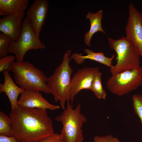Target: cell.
Listing matches in <instances>:
<instances>
[{
  "label": "cell",
  "mask_w": 142,
  "mask_h": 142,
  "mask_svg": "<svg viewBox=\"0 0 142 142\" xmlns=\"http://www.w3.org/2000/svg\"><path fill=\"white\" fill-rule=\"evenodd\" d=\"M33 31L29 21L26 17L22 24L20 36L18 40L15 42L12 40L9 45L8 53L14 54L16 61H24L27 52L31 49H43L45 48Z\"/></svg>",
  "instance_id": "6"
},
{
  "label": "cell",
  "mask_w": 142,
  "mask_h": 142,
  "mask_svg": "<svg viewBox=\"0 0 142 142\" xmlns=\"http://www.w3.org/2000/svg\"><path fill=\"white\" fill-rule=\"evenodd\" d=\"M0 142H18L13 136H9L0 134Z\"/></svg>",
  "instance_id": "24"
},
{
  "label": "cell",
  "mask_w": 142,
  "mask_h": 142,
  "mask_svg": "<svg viewBox=\"0 0 142 142\" xmlns=\"http://www.w3.org/2000/svg\"><path fill=\"white\" fill-rule=\"evenodd\" d=\"M67 101L66 108L55 118L56 120L63 124L60 134L64 142H83L84 138L82 128L83 123L86 122L87 118L81 113L80 104L73 109V104L69 100Z\"/></svg>",
  "instance_id": "5"
},
{
  "label": "cell",
  "mask_w": 142,
  "mask_h": 142,
  "mask_svg": "<svg viewBox=\"0 0 142 142\" xmlns=\"http://www.w3.org/2000/svg\"><path fill=\"white\" fill-rule=\"evenodd\" d=\"M71 51L68 50L63 56L61 63L56 68L50 77H47V84L50 93L55 102L59 101L61 107L64 109L68 100L71 82V75L73 69L69 65L72 59Z\"/></svg>",
  "instance_id": "2"
},
{
  "label": "cell",
  "mask_w": 142,
  "mask_h": 142,
  "mask_svg": "<svg viewBox=\"0 0 142 142\" xmlns=\"http://www.w3.org/2000/svg\"><path fill=\"white\" fill-rule=\"evenodd\" d=\"M84 51L87 54L86 55L76 53L73 54L70 57L78 64H82L86 59H89L96 61L110 68L112 65V60L115 57L114 54H112L111 57H108L105 56L102 52H95L87 48L84 49Z\"/></svg>",
  "instance_id": "14"
},
{
  "label": "cell",
  "mask_w": 142,
  "mask_h": 142,
  "mask_svg": "<svg viewBox=\"0 0 142 142\" xmlns=\"http://www.w3.org/2000/svg\"><path fill=\"white\" fill-rule=\"evenodd\" d=\"M2 73L4 81L3 84H0V93H5L10 102L11 110H13L18 107V97L24 90L16 85L8 71L4 70Z\"/></svg>",
  "instance_id": "13"
},
{
  "label": "cell",
  "mask_w": 142,
  "mask_h": 142,
  "mask_svg": "<svg viewBox=\"0 0 142 142\" xmlns=\"http://www.w3.org/2000/svg\"><path fill=\"white\" fill-rule=\"evenodd\" d=\"M15 59V56L12 55H7L0 58V72L11 71L12 64Z\"/></svg>",
  "instance_id": "21"
},
{
  "label": "cell",
  "mask_w": 142,
  "mask_h": 142,
  "mask_svg": "<svg viewBox=\"0 0 142 142\" xmlns=\"http://www.w3.org/2000/svg\"><path fill=\"white\" fill-rule=\"evenodd\" d=\"M132 99L134 112L140 118L142 124V95L134 94Z\"/></svg>",
  "instance_id": "20"
},
{
  "label": "cell",
  "mask_w": 142,
  "mask_h": 142,
  "mask_svg": "<svg viewBox=\"0 0 142 142\" xmlns=\"http://www.w3.org/2000/svg\"><path fill=\"white\" fill-rule=\"evenodd\" d=\"M49 3L47 0L34 1L27 11V17L31 27L37 36L44 24L48 11Z\"/></svg>",
  "instance_id": "10"
},
{
  "label": "cell",
  "mask_w": 142,
  "mask_h": 142,
  "mask_svg": "<svg viewBox=\"0 0 142 142\" xmlns=\"http://www.w3.org/2000/svg\"><path fill=\"white\" fill-rule=\"evenodd\" d=\"M114 138L111 135L104 136H95L93 142H114Z\"/></svg>",
  "instance_id": "23"
},
{
  "label": "cell",
  "mask_w": 142,
  "mask_h": 142,
  "mask_svg": "<svg viewBox=\"0 0 142 142\" xmlns=\"http://www.w3.org/2000/svg\"><path fill=\"white\" fill-rule=\"evenodd\" d=\"M35 142H39V141H36Z\"/></svg>",
  "instance_id": "26"
},
{
  "label": "cell",
  "mask_w": 142,
  "mask_h": 142,
  "mask_svg": "<svg viewBox=\"0 0 142 142\" xmlns=\"http://www.w3.org/2000/svg\"><path fill=\"white\" fill-rule=\"evenodd\" d=\"M17 105L20 106L52 110L58 109L60 107L59 105L50 103L40 92L32 90H24L21 93L18 100Z\"/></svg>",
  "instance_id": "11"
},
{
  "label": "cell",
  "mask_w": 142,
  "mask_h": 142,
  "mask_svg": "<svg viewBox=\"0 0 142 142\" xmlns=\"http://www.w3.org/2000/svg\"><path fill=\"white\" fill-rule=\"evenodd\" d=\"M114 142H120L119 140L116 138H114Z\"/></svg>",
  "instance_id": "25"
},
{
  "label": "cell",
  "mask_w": 142,
  "mask_h": 142,
  "mask_svg": "<svg viewBox=\"0 0 142 142\" xmlns=\"http://www.w3.org/2000/svg\"><path fill=\"white\" fill-rule=\"evenodd\" d=\"M12 136L18 142H35L54 133L47 110L18 106L9 114Z\"/></svg>",
  "instance_id": "1"
},
{
  "label": "cell",
  "mask_w": 142,
  "mask_h": 142,
  "mask_svg": "<svg viewBox=\"0 0 142 142\" xmlns=\"http://www.w3.org/2000/svg\"><path fill=\"white\" fill-rule=\"evenodd\" d=\"M39 142H64L63 138L60 134L53 133L39 141Z\"/></svg>",
  "instance_id": "22"
},
{
  "label": "cell",
  "mask_w": 142,
  "mask_h": 142,
  "mask_svg": "<svg viewBox=\"0 0 142 142\" xmlns=\"http://www.w3.org/2000/svg\"><path fill=\"white\" fill-rule=\"evenodd\" d=\"M142 84V67L112 74L106 85L112 93L121 96L137 89Z\"/></svg>",
  "instance_id": "7"
},
{
  "label": "cell",
  "mask_w": 142,
  "mask_h": 142,
  "mask_svg": "<svg viewBox=\"0 0 142 142\" xmlns=\"http://www.w3.org/2000/svg\"><path fill=\"white\" fill-rule=\"evenodd\" d=\"M110 48L116 53V63L110 68L112 74L131 70L140 67V55L134 45L126 37L115 39L108 38Z\"/></svg>",
  "instance_id": "4"
},
{
  "label": "cell",
  "mask_w": 142,
  "mask_h": 142,
  "mask_svg": "<svg viewBox=\"0 0 142 142\" xmlns=\"http://www.w3.org/2000/svg\"><path fill=\"white\" fill-rule=\"evenodd\" d=\"M102 74L99 71L96 74L93 81L91 90L97 98L104 99L106 97V93L102 86Z\"/></svg>",
  "instance_id": "17"
},
{
  "label": "cell",
  "mask_w": 142,
  "mask_h": 142,
  "mask_svg": "<svg viewBox=\"0 0 142 142\" xmlns=\"http://www.w3.org/2000/svg\"><path fill=\"white\" fill-rule=\"evenodd\" d=\"M11 71L16 83L24 90H32L50 93L47 77L39 68L27 61H14Z\"/></svg>",
  "instance_id": "3"
},
{
  "label": "cell",
  "mask_w": 142,
  "mask_h": 142,
  "mask_svg": "<svg viewBox=\"0 0 142 142\" xmlns=\"http://www.w3.org/2000/svg\"><path fill=\"white\" fill-rule=\"evenodd\" d=\"M103 18L102 10H99L95 13L89 11L86 15L85 18L89 20L90 24V30L85 34L84 38V42L87 46L91 47V40L95 33L100 31L105 33L102 26L101 21Z\"/></svg>",
  "instance_id": "15"
},
{
  "label": "cell",
  "mask_w": 142,
  "mask_h": 142,
  "mask_svg": "<svg viewBox=\"0 0 142 142\" xmlns=\"http://www.w3.org/2000/svg\"><path fill=\"white\" fill-rule=\"evenodd\" d=\"M98 67H86L79 69L71 78V87L68 100L73 103L76 95L82 90H91L93 81L99 72Z\"/></svg>",
  "instance_id": "9"
},
{
  "label": "cell",
  "mask_w": 142,
  "mask_h": 142,
  "mask_svg": "<svg viewBox=\"0 0 142 142\" xmlns=\"http://www.w3.org/2000/svg\"><path fill=\"white\" fill-rule=\"evenodd\" d=\"M12 122L10 118L0 111V134L12 136Z\"/></svg>",
  "instance_id": "18"
},
{
  "label": "cell",
  "mask_w": 142,
  "mask_h": 142,
  "mask_svg": "<svg viewBox=\"0 0 142 142\" xmlns=\"http://www.w3.org/2000/svg\"><path fill=\"white\" fill-rule=\"evenodd\" d=\"M129 13L125 28L126 37L142 57V14L131 3L129 5Z\"/></svg>",
  "instance_id": "8"
},
{
  "label": "cell",
  "mask_w": 142,
  "mask_h": 142,
  "mask_svg": "<svg viewBox=\"0 0 142 142\" xmlns=\"http://www.w3.org/2000/svg\"><path fill=\"white\" fill-rule=\"evenodd\" d=\"M9 36L0 33V58L7 55L8 48L12 40Z\"/></svg>",
  "instance_id": "19"
},
{
  "label": "cell",
  "mask_w": 142,
  "mask_h": 142,
  "mask_svg": "<svg viewBox=\"0 0 142 142\" xmlns=\"http://www.w3.org/2000/svg\"><path fill=\"white\" fill-rule=\"evenodd\" d=\"M28 4V0H0V16H6L25 11Z\"/></svg>",
  "instance_id": "16"
},
{
  "label": "cell",
  "mask_w": 142,
  "mask_h": 142,
  "mask_svg": "<svg viewBox=\"0 0 142 142\" xmlns=\"http://www.w3.org/2000/svg\"><path fill=\"white\" fill-rule=\"evenodd\" d=\"M25 11L17 12L0 19L1 32L17 42L21 35Z\"/></svg>",
  "instance_id": "12"
}]
</instances>
